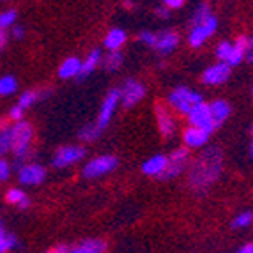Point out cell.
Returning a JSON list of instances; mask_svg holds the SVG:
<instances>
[{
    "label": "cell",
    "mask_w": 253,
    "mask_h": 253,
    "mask_svg": "<svg viewBox=\"0 0 253 253\" xmlns=\"http://www.w3.org/2000/svg\"><path fill=\"white\" fill-rule=\"evenodd\" d=\"M5 42H7V34L4 32V29H0V48H4Z\"/></svg>",
    "instance_id": "cell-43"
},
{
    "label": "cell",
    "mask_w": 253,
    "mask_h": 253,
    "mask_svg": "<svg viewBox=\"0 0 253 253\" xmlns=\"http://www.w3.org/2000/svg\"><path fill=\"white\" fill-rule=\"evenodd\" d=\"M5 199H7L9 204H14V206H18L20 209H27V207L30 206L29 197H27V195L23 193L21 190H18V188H13V190H9L7 195H5Z\"/></svg>",
    "instance_id": "cell-22"
},
{
    "label": "cell",
    "mask_w": 253,
    "mask_h": 253,
    "mask_svg": "<svg viewBox=\"0 0 253 253\" xmlns=\"http://www.w3.org/2000/svg\"><path fill=\"white\" fill-rule=\"evenodd\" d=\"M144 96H145L144 84H140V82H136V80H127L123 89H121V103H123L126 108L135 106L140 99H144Z\"/></svg>",
    "instance_id": "cell-10"
},
{
    "label": "cell",
    "mask_w": 253,
    "mask_h": 253,
    "mask_svg": "<svg viewBox=\"0 0 253 253\" xmlns=\"http://www.w3.org/2000/svg\"><path fill=\"white\" fill-rule=\"evenodd\" d=\"M126 39L127 36L123 29H112L105 38V46L108 50H119L121 46H124Z\"/></svg>",
    "instance_id": "cell-21"
},
{
    "label": "cell",
    "mask_w": 253,
    "mask_h": 253,
    "mask_svg": "<svg viewBox=\"0 0 253 253\" xmlns=\"http://www.w3.org/2000/svg\"><path fill=\"white\" fill-rule=\"evenodd\" d=\"M99 62H101V50H99V48H94V50L87 55V59L82 60L80 73H78V76H76V78H78V80H84V78H87V76H89L90 73L97 68V64H99Z\"/></svg>",
    "instance_id": "cell-16"
},
{
    "label": "cell",
    "mask_w": 253,
    "mask_h": 253,
    "mask_svg": "<svg viewBox=\"0 0 253 253\" xmlns=\"http://www.w3.org/2000/svg\"><path fill=\"white\" fill-rule=\"evenodd\" d=\"M253 223V212L246 211L237 214L236 218L232 219V228H246Z\"/></svg>",
    "instance_id": "cell-28"
},
{
    "label": "cell",
    "mask_w": 253,
    "mask_h": 253,
    "mask_svg": "<svg viewBox=\"0 0 253 253\" xmlns=\"http://www.w3.org/2000/svg\"><path fill=\"white\" fill-rule=\"evenodd\" d=\"M101 135V129L97 127V124H87V126L82 127V131L78 133V136H80L82 142H94V140H97V136Z\"/></svg>",
    "instance_id": "cell-25"
},
{
    "label": "cell",
    "mask_w": 253,
    "mask_h": 253,
    "mask_svg": "<svg viewBox=\"0 0 253 253\" xmlns=\"http://www.w3.org/2000/svg\"><path fill=\"white\" fill-rule=\"evenodd\" d=\"M11 119H13V121H21V117H23V108H21L20 105H16L14 106L13 110H11Z\"/></svg>",
    "instance_id": "cell-36"
},
{
    "label": "cell",
    "mask_w": 253,
    "mask_h": 253,
    "mask_svg": "<svg viewBox=\"0 0 253 253\" xmlns=\"http://www.w3.org/2000/svg\"><path fill=\"white\" fill-rule=\"evenodd\" d=\"M16 246V237L13 234L5 232L4 228L0 227V253L7 252V250L14 248Z\"/></svg>",
    "instance_id": "cell-27"
},
{
    "label": "cell",
    "mask_w": 253,
    "mask_h": 253,
    "mask_svg": "<svg viewBox=\"0 0 253 253\" xmlns=\"http://www.w3.org/2000/svg\"><path fill=\"white\" fill-rule=\"evenodd\" d=\"M246 50H248V38L246 36H241L236 39V42H232V51H230V57H228L227 62L230 66H237V64L243 62V59L246 57Z\"/></svg>",
    "instance_id": "cell-17"
},
{
    "label": "cell",
    "mask_w": 253,
    "mask_h": 253,
    "mask_svg": "<svg viewBox=\"0 0 253 253\" xmlns=\"http://www.w3.org/2000/svg\"><path fill=\"white\" fill-rule=\"evenodd\" d=\"M252 158H253V144H252Z\"/></svg>",
    "instance_id": "cell-45"
},
{
    "label": "cell",
    "mask_w": 253,
    "mask_h": 253,
    "mask_svg": "<svg viewBox=\"0 0 253 253\" xmlns=\"http://www.w3.org/2000/svg\"><path fill=\"white\" fill-rule=\"evenodd\" d=\"M216 29H218V18H216L214 14H209L202 23H195L190 32L188 41H190V44L193 48H200L207 39L214 34Z\"/></svg>",
    "instance_id": "cell-5"
},
{
    "label": "cell",
    "mask_w": 253,
    "mask_h": 253,
    "mask_svg": "<svg viewBox=\"0 0 253 253\" xmlns=\"http://www.w3.org/2000/svg\"><path fill=\"white\" fill-rule=\"evenodd\" d=\"M248 62H253V38L248 39V50H246V57H245Z\"/></svg>",
    "instance_id": "cell-39"
},
{
    "label": "cell",
    "mask_w": 253,
    "mask_h": 253,
    "mask_svg": "<svg viewBox=\"0 0 253 253\" xmlns=\"http://www.w3.org/2000/svg\"><path fill=\"white\" fill-rule=\"evenodd\" d=\"M44 177H46V170L38 163L21 165L20 169H18V179H20L21 184H25V186L41 184V182L44 181Z\"/></svg>",
    "instance_id": "cell-9"
},
{
    "label": "cell",
    "mask_w": 253,
    "mask_h": 253,
    "mask_svg": "<svg viewBox=\"0 0 253 253\" xmlns=\"http://www.w3.org/2000/svg\"><path fill=\"white\" fill-rule=\"evenodd\" d=\"M169 167V158L163 154H156V156L149 158L144 165H142V172L151 177H161Z\"/></svg>",
    "instance_id": "cell-13"
},
{
    "label": "cell",
    "mask_w": 253,
    "mask_h": 253,
    "mask_svg": "<svg viewBox=\"0 0 253 253\" xmlns=\"http://www.w3.org/2000/svg\"><path fill=\"white\" fill-rule=\"evenodd\" d=\"M119 103H121V90L119 89H112L108 94H106L105 101L101 103V110H99V117H97V127L99 129H105L110 124L112 117H114L115 110H117Z\"/></svg>",
    "instance_id": "cell-8"
},
{
    "label": "cell",
    "mask_w": 253,
    "mask_h": 253,
    "mask_svg": "<svg viewBox=\"0 0 253 253\" xmlns=\"http://www.w3.org/2000/svg\"><path fill=\"white\" fill-rule=\"evenodd\" d=\"M11 173V167L5 160H0V181H5Z\"/></svg>",
    "instance_id": "cell-35"
},
{
    "label": "cell",
    "mask_w": 253,
    "mask_h": 253,
    "mask_svg": "<svg viewBox=\"0 0 253 253\" xmlns=\"http://www.w3.org/2000/svg\"><path fill=\"white\" fill-rule=\"evenodd\" d=\"M239 253H253V243H246L239 248Z\"/></svg>",
    "instance_id": "cell-40"
},
{
    "label": "cell",
    "mask_w": 253,
    "mask_h": 253,
    "mask_svg": "<svg viewBox=\"0 0 253 253\" xmlns=\"http://www.w3.org/2000/svg\"><path fill=\"white\" fill-rule=\"evenodd\" d=\"M188 121H190L191 126L202 127L207 133H212V131L218 127V123H216L211 114V108L204 101L199 103V105H195L193 108L188 112Z\"/></svg>",
    "instance_id": "cell-6"
},
{
    "label": "cell",
    "mask_w": 253,
    "mask_h": 253,
    "mask_svg": "<svg viewBox=\"0 0 253 253\" xmlns=\"http://www.w3.org/2000/svg\"><path fill=\"white\" fill-rule=\"evenodd\" d=\"M103 66H105V69L110 73L117 71V69L123 66V53L119 50H110V53L106 55L105 60H103Z\"/></svg>",
    "instance_id": "cell-23"
},
{
    "label": "cell",
    "mask_w": 253,
    "mask_h": 253,
    "mask_svg": "<svg viewBox=\"0 0 253 253\" xmlns=\"http://www.w3.org/2000/svg\"><path fill=\"white\" fill-rule=\"evenodd\" d=\"M221 151L218 147H207L202 156L195 161L190 170V186L195 191H206L219 177L221 172Z\"/></svg>",
    "instance_id": "cell-1"
},
{
    "label": "cell",
    "mask_w": 253,
    "mask_h": 253,
    "mask_svg": "<svg viewBox=\"0 0 253 253\" xmlns=\"http://www.w3.org/2000/svg\"><path fill=\"white\" fill-rule=\"evenodd\" d=\"M252 135H253V126H252Z\"/></svg>",
    "instance_id": "cell-46"
},
{
    "label": "cell",
    "mask_w": 253,
    "mask_h": 253,
    "mask_svg": "<svg viewBox=\"0 0 253 253\" xmlns=\"http://www.w3.org/2000/svg\"><path fill=\"white\" fill-rule=\"evenodd\" d=\"M53 252H55V253H68V252H71V248H69V246L59 245V246H55Z\"/></svg>",
    "instance_id": "cell-42"
},
{
    "label": "cell",
    "mask_w": 253,
    "mask_h": 253,
    "mask_svg": "<svg viewBox=\"0 0 253 253\" xmlns=\"http://www.w3.org/2000/svg\"><path fill=\"white\" fill-rule=\"evenodd\" d=\"M163 4L170 9H179L182 4H184V0H163Z\"/></svg>",
    "instance_id": "cell-38"
},
{
    "label": "cell",
    "mask_w": 253,
    "mask_h": 253,
    "mask_svg": "<svg viewBox=\"0 0 253 253\" xmlns=\"http://www.w3.org/2000/svg\"><path fill=\"white\" fill-rule=\"evenodd\" d=\"M230 64L228 62H218L211 68H207L202 75V82L206 85H221L228 80V76H230Z\"/></svg>",
    "instance_id": "cell-11"
},
{
    "label": "cell",
    "mask_w": 253,
    "mask_h": 253,
    "mask_svg": "<svg viewBox=\"0 0 253 253\" xmlns=\"http://www.w3.org/2000/svg\"><path fill=\"white\" fill-rule=\"evenodd\" d=\"M30 142H32V126L29 123L18 121L13 126V147H11V151L16 156L14 167H18V169L21 167L23 160H27V156H29Z\"/></svg>",
    "instance_id": "cell-2"
},
{
    "label": "cell",
    "mask_w": 253,
    "mask_h": 253,
    "mask_svg": "<svg viewBox=\"0 0 253 253\" xmlns=\"http://www.w3.org/2000/svg\"><path fill=\"white\" fill-rule=\"evenodd\" d=\"M16 11H4V13H0V29H7V27H11L16 21Z\"/></svg>",
    "instance_id": "cell-31"
},
{
    "label": "cell",
    "mask_w": 253,
    "mask_h": 253,
    "mask_svg": "<svg viewBox=\"0 0 253 253\" xmlns=\"http://www.w3.org/2000/svg\"><path fill=\"white\" fill-rule=\"evenodd\" d=\"M13 147V127L5 126L4 129L0 131V158L7 154Z\"/></svg>",
    "instance_id": "cell-24"
},
{
    "label": "cell",
    "mask_w": 253,
    "mask_h": 253,
    "mask_svg": "<svg viewBox=\"0 0 253 253\" xmlns=\"http://www.w3.org/2000/svg\"><path fill=\"white\" fill-rule=\"evenodd\" d=\"M177 44H179L177 32H173V30H165V32L158 34L154 48H156L160 53L167 55V53H172V51L175 50V46H177Z\"/></svg>",
    "instance_id": "cell-15"
},
{
    "label": "cell",
    "mask_w": 253,
    "mask_h": 253,
    "mask_svg": "<svg viewBox=\"0 0 253 253\" xmlns=\"http://www.w3.org/2000/svg\"><path fill=\"white\" fill-rule=\"evenodd\" d=\"M230 51H232V42L228 41H221L216 46V57H218L219 60H223V62H227L228 57H230Z\"/></svg>",
    "instance_id": "cell-30"
},
{
    "label": "cell",
    "mask_w": 253,
    "mask_h": 253,
    "mask_svg": "<svg viewBox=\"0 0 253 253\" xmlns=\"http://www.w3.org/2000/svg\"><path fill=\"white\" fill-rule=\"evenodd\" d=\"M156 38H158V34H154V32H151V30H144V32L138 36V41H142L144 44H147V46L154 48V44H156Z\"/></svg>",
    "instance_id": "cell-33"
},
{
    "label": "cell",
    "mask_w": 253,
    "mask_h": 253,
    "mask_svg": "<svg viewBox=\"0 0 253 253\" xmlns=\"http://www.w3.org/2000/svg\"><path fill=\"white\" fill-rule=\"evenodd\" d=\"M126 7H127V9L133 7V2H131V0H126Z\"/></svg>",
    "instance_id": "cell-44"
},
{
    "label": "cell",
    "mask_w": 253,
    "mask_h": 253,
    "mask_svg": "<svg viewBox=\"0 0 253 253\" xmlns=\"http://www.w3.org/2000/svg\"><path fill=\"white\" fill-rule=\"evenodd\" d=\"M154 13H156L160 18H169V16H170V7H167L165 4H163V5H158Z\"/></svg>",
    "instance_id": "cell-37"
},
{
    "label": "cell",
    "mask_w": 253,
    "mask_h": 253,
    "mask_svg": "<svg viewBox=\"0 0 253 253\" xmlns=\"http://www.w3.org/2000/svg\"><path fill=\"white\" fill-rule=\"evenodd\" d=\"M119 167V160L112 154H105V156H97L90 160L89 163L84 167V175L87 179H97L101 175L114 172Z\"/></svg>",
    "instance_id": "cell-4"
},
{
    "label": "cell",
    "mask_w": 253,
    "mask_h": 253,
    "mask_svg": "<svg viewBox=\"0 0 253 253\" xmlns=\"http://www.w3.org/2000/svg\"><path fill=\"white\" fill-rule=\"evenodd\" d=\"M156 117H158V127H160L161 135L165 138H172L175 135V121H173V117L161 105L156 106Z\"/></svg>",
    "instance_id": "cell-14"
},
{
    "label": "cell",
    "mask_w": 253,
    "mask_h": 253,
    "mask_svg": "<svg viewBox=\"0 0 253 253\" xmlns=\"http://www.w3.org/2000/svg\"><path fill=\"white\" fill-rule=\"evenodd\" d=\"M209 108H211V114H212V117H214L216 123H218V126L221 123H225V121L230 117V112H232L230 105H228L227 101H223V99H216V101H212L211 105H209Z\"/></svg>",
    "instance_id": "cell-20"
},
{
    "label": "cell",
    "mask_w": 253,
    "mask_h": 253,
    "mask_svg": "<svg viewBox=\"0 0 253 253\" xmlns=\"http://www.w3.org/2000/svg\"><path fill=\"white\" fill-rule=\"evenodd\" d=\"M202 96L199 92H193L190 90L188 87H177V89H173L172 92L169 94V105L172 106L175 112L182 115H188L191 108L195 105H199L202 103Z\"/></svg>",
    "instance_id": "cell-3"
},
{
    "label": "cell",
    "mask_w": 253,
    "mask_h": 253,
    "mask_svg": "<svg viewBox=\"0 0 253 253\" xmlns=\"http://www.w3.org/2000/svg\"><path fill=\"white\" fill-rule=\"evenodd\" d=\"M252 92H253V89H252Z\"/></svg>",
    "instance_id": "cell-47"
},
{
    "label": "cell",
    "mask_w": 253,
    "mask_h": 253,
    "mask_svg": "<svg viewBox=\"0 0 253 253\" xmlns=\"http://www.w3.org/2000/svg\"><path fill=\"white\" fill-rule=\"evenodd\" d=\"M18 82L13 76H2L0 78V96H9V94L16 92Z\"/></svg>",
    "instance_id": "cell-26"
},
{
    "label": "cell",
    "mask_w": 253,
    "mask_h": 253,
    "mask_svg": "<svg viewBox=\"0 0 253 253\" xmlns=\"http://www.w3.org/2000/svg\"><path fill=\"white\" fill-rule=\"evenodd\" d=\"M13 38L14 39L23 38V27H14V29H13Z\"/></svg>",
    "instance_id": "cell-41"
},
{
    "label": "cell",
    "mask_w": 253,
    "mask_h": 253,
    "mask_svg": "<svg viewBox=\"0 0 253 253\" xmlns=\"http://www.w3.org/2000/svg\"><path fill=\"white\" fill-rule=\"evenodd\" d=\"M209 135L211 133H207L206 129L202 127H197V126H191L186 127V131L182 133V140H184V144L191 149H200L209 142Z\"/></svg>",
    "instance_id": "cell-12"
},
{
    "label": "cell",
    "mask_w": 253,
    "mask_h": 253,
    "mask_svg": "<svg viewBox=\"0 0 253 253\" xmlns=\"http://www.w3.org/2000/svg\"><path fill=\"white\" fill-rule=\"evenodd\" d=\"M209 14H211L209 7H207V5H200V7L197 9V11H195V14H193V23H202V21L206 20Z\"/></svg>",
    "instance_id": "cell-34"
},
{
    "label": "cell",
    "mask_w": 253,
    "mask_h": 253,
    "mask_svg": "<svg viewBox=\"0 0 253 253\" xmlns=\"http://www.w3.org/2000/svg\"><path fill=\"white\" fill-rule=\"evenodd\" d=\"M38 99H39V92H36V90H27V92H23L20 96V99H18V105L25 110V108H30V106L38 101Z\"/></svg>",
    "instance_id": "cell-29"
},
{
    "label": "cell",
    "mask_w": 253,
    "mask_h": 253,
    "mask_svg": "<svg viewBox=\"0 0 253 253\" xmlns=\"http://www.w3.org/2000/svg\"><path fill=\"white\" fill-rule=\"evenodd\" d=\"M82 68V60L78 57H69L66 59L62 64H60L59 68V76L64 78V80H68V78H76L78 73H80Z\"/></svg>",
    "instance_id": "cell-18"
},
{
    "label": "cell",
    "mask_w": 253,
    "mask_h": 253,
    "mask_svg": "<svg viewBox=\"0 0 253 253\" xmlns=\"http://www.w3.org/2000/svg\"><path fill=\"white\" fill-rule=\"evenodd\" d=\"M188 156H190V152H188V149L186 147H179L175 149V151L170 154L169 161H172V163H182L186 165V160H188Z\"/></svg>",
    "instance_id": "cell-32"
},
{
    "label": "cell",
    "mask_w": 253,
    "mask_h": 253,
    "mask_svg": "<svg viewBox=\"0 0 253 253\" xmlns=\"http://www.w3.org/2000/svg\"><path fill=\"white\" fill-rule=\"evenodd\" d=\"M84 158H85V149L82 145H66V147H60L59 151L55 152L51 165H53L55 169H66L69 165L78 163Z\"/></svg>",
    "instance_id": "cell-7"
},
{
    "label": "cell",
    "mask_w": 253,
    "mask_h": 253,
    "mask_svg": "<svg viewBox=\"0 0 253 253\" xmlns=\"http://www.w3.org/2000/svg\"><path fill=\"white\" fill-rule=\"evenodd\" d=\"M106 250V243L101 239H84L80 245H76L71 248L75 253H101Z\"/></svg>",
    "instance_id": "cell-19"
}]
</instances>
